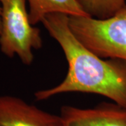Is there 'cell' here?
Returning <instances> with one entry per match:
<instances>
[{"label":"cell","instance_id":"obj_1","mask_svg":"<svg viewBox=\"0 0 126 126\" xmlns=\"http://www.w3.org/2000/svg\"><path fill=\"white\" fill-rule=\"evenodd\" d=\"M41 23L61 47L67 61L68 71L58 85L36 92V100L79 92L99 94L126 107V61L102 58L90 51L73 34L69 16L65 14H49Z\"/></svg>","mask_w":126,"mask_h":126},{"label":"cell","instance_id":"obj_2","mask_svg":"<svg viewBox=\"0 0 126 126\" xmlns=\"http://www.w3.org/2000/svg\"><path fill=\"white\" fill-rule=\"evenodd\" d=\"M69 25L78 40L94 54L126 62V6L106 19L69 16Z\"/></svg>","mask_w":126,"mask_h":126},{"label":"cell","instance_id":"obj_3","mask_svg":"<svg viewBox=\"0 0 126 126\" xmlns=\"http://www.w3.org/2000/svg\"><path fill=\"white\" fill-rule=\"evenodd\" d=\"M26 1L0 0V50L6 57L16 55L24 64L30 65L33 50L41 48L43 42L39 29L30 23Z\"/></svg>","mask_w":126,"mask_h":126},{"label":"cell","instance_id":"obj_4","mask_svg":"<svg viewBox=\"0 0 126 126\" xmlns=\"http://www.w3.org/2000/svg\"><path fill=\"white\" fill-rule=\"evenodd\" d=\"M0 126H64L60 116L11 95L0 96Z\"/></svg>","mask_w":126,"mask_h":126},{"label":"cell","instance_id":"obj_5","mask_svg":"<svg viewBox=\"0 0 126 126\" xmlns=\"http://www.w3.org/2000/svg\"><path fill=\"white\" fill-rule=\"evenodd\" d=\"M60 116L64 126H126V107L114 102L93 108L63 106Z\"/></svg>","mask_w":126,"mask_h":126},{"label":"cell","instance_id":"obj_6","mask_svg":"<svg viewBox=\"0 0 126 126\" xmlns=\"http://www.w3.org/2000/svg\"><path fill=\"white\" fill-rule=\"evenodd\" d=\"M27 1L29 18L33 25L41 23L45 16L52 14H63L68 16H89L79 0H27Z\"/></svg>","mask_w":126,"mask_h":126},{"label":"cell","instance_id":"obj_7","mask_svg":"<svg viewBox=\"0 0 126 126\" xmlns=\"http://www.w3.org/2000/svg\"><path fill=\"white\" fill-rule=\"evenodd\" d=\"M86 14L92 18H110L126 6V0H79Z\"/></svg>","mask_w":126,"mask_h":126},{"label":"cell","instance_id":"obj_8","mask_svg":"<svg viewBox=\"0 0 126 126\" xmlns=\"http://www.w3.org/2000/svg\"><path fill=\"white\" fill-rule=\"evenodd\" d=\"M1 1H0V30H1Z\"/></svg>","mask_w":126,"mask_h":126}]
</instances>
